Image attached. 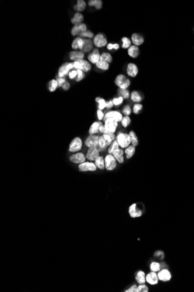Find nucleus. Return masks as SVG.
I'll use <instances>...</instances> for the list:
<instances>
[{
	"instance_id": "0eeeda50",
	"label": "nucleus",
	"mask_w": 194,
	"mask_h": 292,
	"mask_svg": "<svg viewBox=\"0 0 194 292\" xmlns=\"http://www.w3.org/2000/svg\"><path fill=\"white\" fill-rule=\"evenodd\" d=\"M83 142L79 137L75 138L70 142L69 147V150L71 152H76L81 150Z\"/></svg>"
},
{
	"instance_id": "052dcab7",
	"label": "nucleus",
	"mask_w": 194,
	"mask_h": 292,
	"mask_svg": "<svg viewBox=\"0 0 194 292\" xmlns=\"http://www.w3.org/2000/svg\"><path fill=\"white\" fill-rule=\"evenodd\" d=\"M137 287L136 285H133L132 286L130 289H127L126 292H136L137 291Z\"/></svg>"
},
{
	"instance_id": "412c9836",
	"label": "nucleus",
	"mask_w": 194,
	"mask_h": 292,
	"mask_svg": "<svg viewBox=\"0 0 194 292\" xmlns=\"http://www.w3.org/2000/svg\"><path fill=\"white\" fill-rule=\"evenodd\" d=\"M124 153L125 151L122 149V148H119L116 150L112 153V155L116 159V161L120 163H123L124 162Z\"/></svg>"
},
{
	"instance_id": "79ce46f5",
	"label": "nucleus",
	"mask_w": 194,
	"mask_h": 292,
	"mask_svg": "<svg viewBox=\"0 0 194 292\" xmlns=\"http://www.w3.org/2000/svg\"><path fill=\"white\" fill-rule=\"evenodd\" d=\"M136 280H137V282L139 284H140V285L144 284L146 282L145 273L143 271H139L137 274Z\"/></svg>"
},
{
	"instance_id": "864d4df0",
	"label": "nucleus",
	"mask_w": 194,
	"mask_h": 292,
	"mask_svg": "<svg viewBox=\"0 0 194 292\" xmlns=\"http://www.w3.org/2000/svg\"><path fill=\"white\" fill-rule=\"evenodd\" d=\"M77 76V69H72V71H70V72H69V74L68 75L69 78L71 80H75Z\"/></svg>"
},
{
	"instance_id": "20e7f679",
	"label": "nucleus",
	"mask_w": 194,
	"mask_h": 292,
	"mask_svg": "<svg viewBox=\"0 0 194 292\" xmlns=\"http://www.w3.org/2000/svg\"><path fill=\"white\" fill-rule=\"evenodd\" d=\"M93 43L97 49L102 48L107 46L108 40L104 33H99L94 36L93 39Z\"/></svg>"
},
{
	"instance_id": "ea45409f",
	"label": "nucleus",
	"mask_w": 194,
	"mask_h": 292,
	"mask_svg": "<svg viewBox=\"0 0 194 292\" xmlns=\"http://www.w3.org/2000/svg\"><path fill=\"white\" fill-rule=\"evenodd\" d=\"M117 93L119 96L123 97L124 99H128L130 97V93L128 89H119L117 91Z\"/></svg>"
},
{
	"instance_id": "9d476101",
	"label": "nucleus",
	"mask_w": 194,
	"mask_h": 292,
	"mask_svg": "<svg viewBox=\"0 0 194 292\" xmlns=\"http://www.w3.org/2000/svg\"><path fill=\"white\" fill-rule=\"evenodd\" d=\"M97 166L95 163L89 162H85L79 164V169L80 172H94L97 170Z\"/></svg>"
},
{
	"instance_id": "c756f323",
	"label": "nucleus",
	"mask_w": 194,
	"mask_h": 292,
	"mask_svg": "<svg viewBox=\"0 0 194 292\" xmlns=\"http://www.w3.org/2000/svg\"><path fill=\"white\" fill-rule=\"evenodd\" d=\"M79 61L81 63V70L83 72H88L91 69L92 66L91 63L88 61L85 60L84 59H82V60H79Z\"/></svg>"
},
{
	"instance_id": "1a4fd4ad",
	"label": "nucleus",
	"mask_w": 194,
	"mask_h": 292,
	"mask_svg": "<svg viewBox=\"0 0 194 292\" xmlns=\"http://www.w3.org/2000/svg\"><path fill=\"white\" fill-rule=\"evenodd\" d=\"M101 54L99 49L96 48L93 49V50L89 53L87 56V58L88 61L93 64H96L100 60Z\"/></svg>"
},
{
	"instance_id": "680f3d73",
	"label": "nucleus",
	"mask_w": 194,
	"mask_h": 292,
	"mask_svg": "<svg viewBox=\"0 0 194 292\" xmlns=\"http://www.w3.org/2000/svg\"><path fill=\"white\" fill-rule=\"evenodd\" d=\"M99 132L101 134H104L105 132V127H104V125H102L100 128H99Z\"/></svg>"
},
{
	"instance_id": "de8ad7c7",
	"label": "nucleus",
	"mask_w": 194,
	"mask_h": 292,
	"mask_svg": "<svg viewBox=\"0 0 194 292\" xmlns=\"http://www.w3.org/2000/svg\"><path fill=\"white\" fill-rule=\"evenodd\" d=\"M150 267H151V270L154 272L159 271L161 269V265L158 262H152L151 264Z\"/></svg>"
},
{
	"instance_id": "f3484780",
	"label": "nucleus",
	"mask_w": 194,
	"mask_h": 292,
	"mask_svg": "<svg viewBox=\"0 0 194 292\" xmlns=\"http://www.w3.org/2000/svg\"><path fill=\"white\" fill-rule=\"evenodd\" d=\"M84 45V40L83 38H81L79 36L76 37L72 42L71 46L72 48L74 50H80L81 51Z\"/></svg>"
},
{
	"instance_id": "ddd939ff",
	"label": "nucleus",
	"mask_w": 194,
	"mask_h": 292,
	"mask_svg": "<svg viewBox=\"0 0 194 292\" xmlns=\"http://www.w3.org/2000/svg\"><path fill=\"white\" fill-rule=\"evenodd\" d=\"M87 26L85 23H82L79 25H74L71 29V34L73 36H79L81 32L86 31Z\"/></svg>"
},
{
	"instance_id": "39448f33",
	"label": "nucleus",
	"mask_w": 194,
	"mask_h": 292,
	"mask_svg": "<svg viewBox=\"0 0 194 292\" xmlns=\"http://www.w3.org/2000/svg\"><path fill=\"white\" fill-rule=\"evenodd\" d=\"M105 131L114 133L117 130L118 126V122L112 118H109L104 121Z\"/></svg>"
},
{
	"instance_id": "e433bc0d",
	"label": "nucleus",
	"mask_w": 194,
	"mask_h": 292,
	"mask_svg": "<svg viewBox=\"0 0 194 292\" xmlns=\"http://www.w3.org/2000/svg\"><path fill=\"white\" fill-rule=\"evenodd\" d=\"M95 164L98 169L103 170L105 167V159L102 156H99L95 161Z\"/></svg>"
},
{
	"instance_id": "72a5a7b5",
	"label": "nucleus",
	"mask_w": 194,
	"mask_h": 292,
	"mask_svg": "<svg viewBox=\"0 0 194 292\" xmlns=\"http://www.w3.org/2000/svg\"><path fill=\"white\" fill-rule=\"evenodd\" d=\"M130 138V141H131V144L133 146H136L138 145L139 144V141L138 138L135 134V132L134 131H130L129 133Z\"/></svg>"
},
{
	"instance_id": "aec40b11",
	"label": "nucleus",
	"mask_w": 194,
	"mask_h": 292,
	"mask_svg": "<svg viewBox=\"0 0 194 292\" xmlns=\"http://www.w3.org/2000/svg\"><path fill=\"white\" fill-rule=\"evenodd\" d=\"M129 212L131 217L132 218L140 217L143 214L142 211L140 209L137 208L136 204H133L130 207Z\"/></svg>"
},
{
	"instance_id": "8fccbe9b",
	"label": "nucleus",
	"mask_w": 194,
	"mask_h": 292,
	"mask_svg": "<svg viewBox=\"0 0 194 292\" xmlns=\"http://www.w3.org/2000/svg\"><path fill=\"white\" fill-rule=\"evenodd\" d=\"M77 76L75 79V81L76 82L81 81V80H83L85 78V72L80 69H77Z\"/></svg>"
},
{
	"instance_id": "f8f14e48",
	"label": "nucleus",
	"mask_w": 194,
	"mask_h": 292,
	"mask_svg": "<svg viewBox=\"0 0 194 292\" xmlns=\"http://www.w3.org/2000/svg\"><path fill=\"white\" fill-rule=\"evenodd\" d=\"M109 118H112L119 123V122H121L123 117L122 114L120 112H119V111L112 110V111H109V112H107L105 114L104 121L106 120V119H108Z\"/></svg>"
},
{
	"instance_id": "b1692460",
	"label": "nucleus",
	"mask_w": 194,
	"mask_h": 292,
	"mask_svg": "<svg viewBox=\"0 0 194 292\" xmlns=\"http://www.w3.org/2000/svg\"><path fill=\"white\" fill-rule=\"evenodd\" d=\"M83 20H84L83 15L81 14V12H76L70 20L71 23L73 25H76L82 23H83Z\"/></svg>"
},
{
	"instance_id": "f03ea898",
	"label": "nucleus",
	"mask_w": 194,
	"mask_h": 292,
	"mask_svg": "<svg viewBox=\"0 0 194 292\" xmlns=\"http://www.w3.org/2000/svg\"><path fill=\"white\" fill-rule=\"evenodd\" d=\"M115 85L122 89H127L130 86L131 82L129 78L124 74H119L117 75L114 80Z\"/></svg>"
},
{
	"instance_id": "6e6d98bb",
	"label": "nucleus",
	"mask_w": 194,
	"mask_h": 292,
	"mask_svg": "<svg viewBox=\"0 0 194 292\" xmlns=\"http://www.w3.org/2000/svg\"><path fill=\"white\" fill-rule=\"evenodd\" d=\"M56 81L58 82V85L59 88L62 87L63 86V85L65 83V82L66 81L65 78H60V77H58L56 76Z\"/></svg>"
},
{
	"instance_id": "bf43d9fd",
	"label": "nucleus",
	"mask_w": 194,
	"mask_h": 292,
	"mask_svg": "<svg viewBox=\"0 0 194 292\" xmlns=\"http://www.w3.org/2000/svg\"><path fill=\"white\" fill-rule=\"evenodd\" d=\"M113 106H114V104H113L112 100H110L106 101V109H112L113 107Z\"/></svg>"
},
{
	"instance_id": "a211bd4d",
	"label": "nucleus",
	"mask_w": 194,
	"mask_h": 292,
	"mask_svg": "<svg viewBox=\"0 0 194 292\" xmlns=\"http://www.w3.org/2000/svg\"><path fill=\"white\" fill-rule=\"evenodd\" d=\"M69 159L72 162L76 164H81L85 161V157L81 152H78L76 154L71 155Z\"/></svg>"
},
{
	"instance_id": "09e8293b",
	"label": "nucleus",
	"mask_w": 194,
	"mask_h": 292,
	"mask_svg": "<svg viewBox=\"0 0 194 292\" xmlns=\"http://www.w3.org/2000/svg\"><path fill=\"white\" fill-rule=\"evenodd\" d=\"M124 99L122 96H119V97H114L112 99L113 104L115 106H118L122 104L123 103Z\"/></svg>"
},
{
	"instance_id": "473e14b6",
	"label": "nucleus",
	"mask_w": 194,
	"mask_h": 292,
	"mask_svg": "<svg viewBox=\"0 0 194 292\" xmlns=\"http://www.w3.org/2000/svg\"><path fill=\"white\" fill-rule=\"evenodd\" d=\"M100 60L105 61L109 64H111L113 61V57L111 53L107 52H104L101 54Z\"/></svg>"
},
{
	"instance_id": "4468645a",
	"label": "nucleus",
	"mask_w": 194,
	"mask_h": 292,
	"mask_svg": "<svg viewBox=\"0 0 194 292\" xmlns=\"http://www.w3.org/2000/svg\"><path fill=\"white\" fill-rule=\"evenodd\" d=\"M99 156V150L98 147H90L88 149L86 158L90 161H95Z\"/></svg>"
},
{
	"instance_id": "5701e85b",
	"label": "nucleus",
	"mask_w": 194,
	"mask_h": 292,
	"mask_svg": "<svg viewBox=\"0 0 194 292\" xmlns=\"http://www.w3.org/2000/svg\"><path fill=\"white\" fill-rule=\"evenodd\" d=\"M102 124H103L100 121L94 122L90 127V129L88 131L89 135H96L97 133H99V128Z\"/></svg>"
},
{
	"instance_id": "a18cd8bd",
	"label": "nucleus",
	"mask_w": 194,
	"mask_h": 292,
	"mask_svg": "<svg viewBox=\"0 0 194 292\" xmlns=\"http://www.w3.org/2000/svg\"><path fill=\"white\" fill-rule=\"evenodd\" d=\"M143 106L141 103H135L132 107V112L135 114H138L142 111Z\"/></svg>"
},
{
	"instance_id": "423d86ee",
	"label": "nucleus",
	"mask_w": 194,
	"mask_h": 292,
	"mask_svg": "<svg viewBox=\"0 0 194 292\" xmlns=\"http://www.w3.org/2000/svg\"><path fill=\"white\" fill-rule=\"evenodd\" d=\"M116 159L112 154L107 155L105 158V168L107 170L111 171L114 170L116 167Z\"/></svg>"
},
{
	"instance_id": "f704fd0d",
	"label": "nucleus",
	"mask_w": 194,
	"mask_h": 292,
	"mask_svg": "<svg viewBox=\"0 0 194 292\" xmlns=\"http://www.w3.org/2000/svg\"><path fill=\"white\" fill-rule=\"evenodd\" d=\"M96 101L98 103V109L101 110H103L106 108V100L102 97H97L96 98Z\"/></svg>"
},
{
	"instance_id": "49530a36",
	"label": "nucleus",
	"mask_w": 194,
	"mask_h": 292,
	"mask_svg": "<svg viewBox=\"0 0 194 292\" xmlns=\"http://www.w3.org/2000/svg\"><path fill=\"white\" fill-rule=\"evenodd\" d=\"M131 123V118L129 116H126L125 115L123 117L122 120L121 121V124L122 126L124 128H127Z\"/></svg>"
},
{
	"instance_id": "c85d7f7f",
	"label": "nucleus",
	"mask_w": 194,
	"mask_h": 292,
	"mask_svg": "<svg viewBox=\"0 0 194 292\" xmlns=\"http://www.w3.org/2000/svg\"><path fill=\"white\" fill-rule=\"evenodd\" d=\"M102 136L107 142L109 146H110V145L114 141V139L116 138L114 133H111L106 131H105L104 134H102Z\"/></svg>"
},
{
	"instance_id": "c03bdc74",
	"label": "nucleus",
	"mask_w": 194,
	"mask_h": 292,
	"mask_svg": "<svg viewBox=\"0 0 194 292\" xmlns=\"http://www.w3.org/2000/svg\"><path fill=\"white\" fill-rule=\"evenodd\" d=\"M119 148H120V146H119V144L117 143L116 140H114L109 147L108 151V153L109 154H112L113 152H114L116 150H117Z\"/></svg>"
},
{
	"instance_id": "2eb2a0df",
	"label": "nucleus",
	"mask_w": 194,
	"mask_h": 292,
	"mask_svg": "<svg viewBox=\"0 0 194 292\" xmlns=\"http://www.w3.org/2000/svg\"><path fill=\"white\" fill-rule=\"evenodd\" d=\"M84 57H85V54L81 51L73 50L69 53V58L71 61H73L84 59Z\"/></svg>"
},
{
	"instance_id": "9b49d317",
	"label": "nucleus",
	"mask_w": 194,
	"mask_h": 292,
	"mask_svg": "<svg viewBox=\"0 0 194 292\" xmlns=\"http://www.w3.org/2000/svg\"><path fill=\"white\" fill-rule=\"evenodd\" d=\"M138 68L137 65L133 63H130L127 65L126 68V72L127 75L131 77V78H135L137 77V75L138 74Z\"/></svg>"
},
{
	"instance_id": "f257e3e1",
	"label": "nucleus",
	"mask_w": 194,
	"mask_h": 292,
	"mask_svg": "<svg viewBox=\"0 0 194 292\" xmlns=\"http://www.w3.org/2000/svg\"><path fill=\"white\" fill-rule=\"evenodd\" d=\"M116 139L119 146L122 149H126L131 145L129 134L127 133L120 132L117 134Z\"/></svg>"
},
{
	"instance_id": "4d7b16f0",
	"label": "nucleus",
	"mask_w": 194,
	"mask_h": 292,
	"mask_svg": "<svg viewBox=\"0 0 194 292\" xmlns=\"http://www.w3.org/2000/svg\"><path fill=\"white\" fill-rule=\"evenodd\" d=\"M97 118L98 119L99 121H101L102 120H104V117H105V114L104 113V112H102V110H99L98 109L97 111Z\"/></svg>"
},
{
	"instance_id": "a19ab883",
	"label": "nucleus",
	"mask_w": 194,
	"mask_h": 292,
	"mask_svg": "<svg viewBox=\"0 0 194 292\" xmlns=\"http://www.w3.org/2000/svg\"><path fill=\"white\" fill-rule=\"evenodd\" d=\"M122 47L123 49H128L131 46V40L127 37L122 38Z\"/></svg>"
},
{
	"instance_id": "c9c22d12",
	"label": "nucleus",
	"mask_w": 194,
	"mask_h": 292,
	"mask_svg": "<svg viewBox=\"0 0 194 292\" xmlns=\"http://www.w3.org/2000/svg\"><path fill=\"white\" fill-rule=\"evenodd\" d=\"M96 65L97 68L102 71H107L109 68V64L102 60H99Z\"/></svg>"
},
{
	"instance_id": "6ab92c4d",
	"label": "nucleus",
	"mask_w": 194,
	"mask_h": 292,
	"mask_svg": "<svg viewBox=\"0 0 194 292\" xmlns=\"http://www.w3.org/2000/svg\"><path fill=\"white\" fill-rule=\"evenodd\" d=\"M84 45L83 49H81V51L84 53V54L90 53L91 51L93 50V47H94L93 40L90 39H84Z\"/></svg>"
},
{
	"instance_id": "dca6fc26",
	"label": "nucleus",
	"mask_w": 194,
	"mask_h": 292,
	"mask_svg": "<svg viewBox=\"0 0 194 292\" xmlns=\"http://www.w3.org/2000/svg\"><path fill=\"white\" fill-rule=\"evenodd\" d=\"M131 42L134 44V45L137 46H140L142 45L144 43V37L137 33H134L131 35Z\"/></svg>"
},
{
	"instance_id": "3c124183",
	"label": "nucleus",
	"mask_w": 194,
	"mask_h": 292,
	"mask_svg": "<svg viewBox=\"0 0 194 292\" xmlns=\"http://www.w3.org/2000/svg\"><path fill=\"white\" fill-rule=\"evenodd\" d=\"M120 48V46L118 43H108L106 46V49H108V50L109 51H112V50H119Z\"/></svg>"
},
{
	"instance_id": "37998d69",
	"label": "nucleus",
	"mask_w": 194,
	"mask_h": 292,
	"mask_svg": "<svg viewBox=\"0 0 194 292\" xmlns=\"http://www.w3.org/2000/svg\"><path fill=\"white\" fill-rule=\"evenodd\" d=\"M108 146L109 145H108L107 142L106 141V140L105 139V138H104V137L102 135L99 136V142H98V147L101 149H106L107 147V146Z\"/></svg>"
},
{
	"instance_id": "5fc2aeb1",
	"label": "nucleus",
	"mask_w": 194,
	"mask_h": 292,
	"mask_svg": "<svg viewBox=\"0 0 194 292\" xmlns=\"http://www.w3.org/2000/svg\"><path fill=\"white\" fill-rule=\"evenodd\" d=\"M148 292V287L143 284H141L138 287H137V291L136 292Z\"/></svg>"
},
{
	"instance_id": "13d9d810",
	"label": "nucleus",
	"mask_w": 194,
	"mask_h": 292,
	"mask_svg": "<svg viewBox=\"0 0 194 292\" xmlns=\"http://www.w3.org/2000/svg\"><path fill=\"white\" fill-rule=\"evenodd\" d=\"M70 88V84L69 82L66 81L65 82V83L63 85V86H62V88L64 90V91H68Z\"/></svg>"
},
{
	"instance_id": "bb28decb",
	"label": "nucleus",
	"mask_w": 194,
	"mask_h": 292,
	"mask_svg": "<svg viewBox=\"0 0 194 292\" xmlns=\"http://www.w3.org/2000/svg\"><path fill=\"white\" fill-rule=\"evenodd\" d=\"M158 278L163 282H166L169 281L170 280L172 276L170 272L167 270V269H163L160 272H159L158 275Z\"/></svg>"
},
{
	"instance_id": "4c0bfd02",
	"label": "nucleus",
	"mask_w": 194,
	"mask_h": 292,
	"mask_svg": "<svg viewBox=\"0 0 194 292\" xmlns=\"http://www.w3.org/2000/svg\"><path fill=\"white\" fill-rule=\"evenodd\" d=\"M48 88L49 92H53L56 91L57 88H58V82L56 80L53 79L49 81L48 83Z\"/></svg>"
},
{
	"instance_id": "603ef678",
	"label": "nucleus",
	"mask_w": 194,
	"mask_h": 292,
	"mask_svg": "<svg viewBox=\"0 0 194 292\" xmlns=\"http://www.w3.org/2000/svg\"><path fill=\"white\" fill-rule=\"evenodd\" d=\"M131 112H132L131 108L129 104L125 105L122 109V113L126 116H129L131 114Z\"/></svg>"
},
{
	"instance_id": "cd10ccee",
	"label": "nucleus",
	"mask_w": 194,
	"mask_h": 292,
	"mask_svg": "<svg viewBox=\"0 0 194 292\" xmlns=\"http://www.w3.org/2000/svg\"><path fill=\"white\" fill-rule=\"evenodd\" d=\"M158 276L155 274V272H151L146 276V281L151 285H156L158 282Z\"/></svg>"
},
{
	"instance_id": "a878e982",
	"label": "nucleus",
	"mask_w": 194,
	"mask_h": 292,
	"mask_svg": "<svg viewBox=\"0 0 194 292\" xmlns=\"http://www.w3.org/2000/svg\"><path fill=\"white\" fill-rule=\"evenodd\" d=\"M130 99L132 102L135 103H140V102L143 100V97L138 91H133L130 94Z\"/></svg>"
},
{
	"instance_id": "2f4dec72",
	"label": "nucleus",
	"mask_w": 194,
	"mask_h": 292,
	"mask_svg": "<svg viewBox=\"0 0 194 292\" xmlns=\"http://www.w3.org/2000/svg\"><path fill=\"white\" fill-rule=\"evenodd\" d=\"M135 153V146L130 145L129 146L126 147L125 150V153L126 154V158L127 159H131Z\"/></svg>"
},
{
	"instance_id": "4be33fe9",
	"label": "nucleus",
	"mask_w": 194,
	"mask_h": 292,
	"mask_svg": "<svg viewBox=\"0 0 194 292\" xmlns=\"http://www.w3.org/2000/svg\"><path fill=\"white\" fill-rule=\"evenodd\" d=\"M140 49L138 46L135 45H131L129 49H127V53L130 57L132 58H137L140 55Z\"/></svg>"
},
{
	"instance_id": "393cba45",
	"label": "nucleus",
	"mask_w": 194,
	"mask_h": 292,
	"mask_svg": "<svg viewBox=\"0 0 194 292\" xmlns=\"http://www.w3.org/2000/svg\"><path fill=\"white\" fill-rule=\"evenodd\" d=\"M87 7V3L84 0H78L76 4L73 6V9L77 12H81L84 11Z\"/></svg>"
},
{
	"instance_id": "7c9ffc66",
	"label": "nucleus",
	"mask_w": 194,
	"mask_h": 292,
	"mask_svg": "<svg viewBox=\"0 0 194 292\" xmlns=\"http://www.w3.org/2000/svg\"><path fill=\"white\" fill-rule=\"evenodd\" d=\"M89 7H94L97 10H99L102 8L103 2L101 0H90L88 2Z\"/></svg>"
},
{
	"instance_id": "7ed1b4c3",
	"label": "nucleus",
	"mask_w": 194,
	"mask_h": 292,
	"mask_svg": "<svg viewBox=\"0 0 194 292\" xmlns=\"http://www.w3.org/2000/svg\"><path fill=\"white\" fill-rule=\"evenodd\" d=\"M73 68L74 66L73 63H64L59 66L56 76L60 78H65L66 76L69 75L70 71H72Z\"/></svg>"
},
{
	"instance_id": "58836bf2",
	"label": "nucleus",
	"mask_w": 194,
	"mask_h": 292,
	"mask_svg": "<svg viewBox=\"0 0 194 292\" xmlns=\"http://www.w3.org/2000/svg\"><path fill=\"white\" fill-rule=\"evenodd\" d=\"M79 37H80L81 38H83V39H94V33L93 32H91V31L88 30V29H87L86 31L81 32L79 36Z\"/></svg>"
},
{
	"instance_id": "6e6552de",
	"label": "nucleus",
	"mask_w": 194,
	"mask_h": 292,
	"mask_svg": "<svg viewBox=\"0 0 194 292\" xmlns=\"http://www.w3.org/2000/svg\"><path fill=\"white\" fill-rule=\"evenodd\" d=\"M99 136L97 135H90L85 140V145L88 148L98 147Z\"/></svg>"
}]
</instances>
